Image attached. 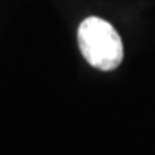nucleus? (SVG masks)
<instances>
[{
	"instance_id": "f257e3e1",
	"label": "nucleus",
	"mask_w": 155,
	"mask_h": 155,
	"mask_svg": "<svg viewBox=\"0 0 155 155\" xmlns=\"http://www.w3.org/2000/svg\"><path fill=\"white\" fill-rule=\"evenodd\" d=\"M78 43L91 66L114 71L124 59V46L111 23L96 16L86 17L78 29Z\"/></svg>"
}]
</instances>
